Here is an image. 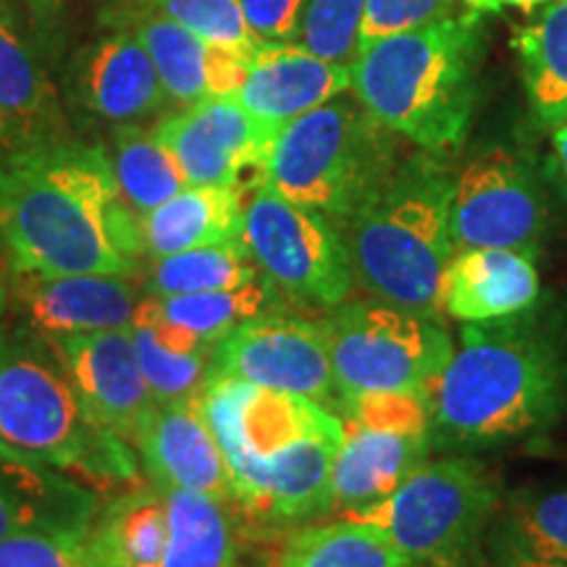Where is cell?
Masks as SVG:
<instances>
[{
    "mask_svg": "<svg viewBox=\"0 0 567 567\" xmlns=\"http://www.w3.org/2000/svg\"><path fill=\"white\" fill-rule=\"evenodd\" d=\"M250 30L264 42L300 40L302 13L308 0H237Z\"/></svg>",
    "mask_w": 567,
    "mask_h": 567,
    "instance_id": "cell-38",
    "label": "cell"
},
{
    "mask_svg": "<svg viewBox=\"0 0 567 567\" xmlns=\"http://www.w3.org/2000/svg\"><path fill=\"white\" fill-rule=\"evenodd\" d=\"M274 567H415L384 530L358 517L302 526L284 538Z\"/></svg>",
    "mask_w": 567,
    "mask_h": 567,
    "instance_id": "cell-27",
    "label": "cell"
},
{
    "mask_svg": "<svg viewBox=\"0 0 567 567\" xmlns=\"http://www.w3.org/2000/svg\"><path fill=\"white\" fill-rule=\"evenodd\" d=\"M455 0H365L360 48L450 19Z\"/></svg>",
    "mask_w": 567,
    "mask_h": 567,
    "instance_id": "cell-37",
    "label": "cell"
},
{
    "mask_svg": "<svg viewBox=\"0 0 567 567\" xmlns=\"http://www.w3.org/2000/svg\"><path fill=\"white\" fill-rule=\"evenodd\" d=\"M555 151L559 158V166L567 174V118L559 126H555Z\"/></svg>",
    "mask_w": 567,
    "mask_h": 567,
    "instance_id": "cell-41",
    "label": "cell"
},
{
    "mask_svg": "<svg viewBox=\"0 0 567 567\" xmlns=\"http://www.w3.org/2000/svg\"><path fill=\"white\" fill-rule=\"evenodd\" d=\"M243 184H187L140 218L147 258L243 239Z\"/></svg>",
    "mask_w": 567,
    "mask_h": 567,
    "instance_id": "cell-24",
    "label": "cell"
},
{
    "mask_svg": "<svg viewBox=\"0 0 567 567\" xmlns=\"http://www.w3.org/2000/svg\"><path fill=\"white\" fill-rule=\"evenodd\" d=\"M499 494L463 457L423 463L392 494L350 517L381 528L415 565L463 567L492 520Z\"/></svg>",
    "mask_w": 567,
    "mask_h": 567,
    "instance_id": "cell-8",
    "label": "cell"
},
{
    "mask_svg": "<svg viewBox=\"0 0 567 567\" xmlns=\"http://www.w3.org/2000/svg\"><path fill=\"white\" fill-rule=\"evenodd\" d=\"M48 344L59 354L92 417L132 442L158 405L140 371L132 329L53 337Z\"/></svg>",
    "mask_w": 567,
    "mask_h": 567,
    "instance_id": "cell-16",
    "label": "cell"
},
{
    "mask_svg": "<svg viewBox=\"0 0 567 567\" xmlns=\"http://www.w3.org/2000/svg\"><path fill=\"white\" fill-rule=\"evenodd\" d=\"M213 373L337 410L339 386L321 321L279 308L247 318L213 352Z\"/></svg>",
    "mask_w": 567,
    "mask_h": 567,
    "instance_id": "cell-13",
    "label": "cell"
},
{
    "mask_svg": "<svg viewBox=\"0 0 567 567\" xmlns=\"http://www.w3.org/2000/svg\"><path fill=\"white\" fill-rule=\"evenodd\" d=\"M166 542V496L158 486H134L97 509L84 536V555L87 567H161Z\"/></svg>",
    "mask_w": 567,
    "mask_h": 567,
    "instance_id": "cell-25",
    "label": "cell"
},
{
    "mask_svg": "<svg viewBox=\"0 0 567 567\" xmlns=\"http://www.w3.org/2000/svg\"><path fill=\"white\" fill-rule=\"evenodd\" d=\"M544 221L542 189L513 155H481L452 179L450 237L455 250L499 247L536 255Z\"/></svg>",
    "mask_w": 567,
    "mask_h": 567,
    "instance_id": "cell-14",
    "label": "cell"
},
{
    "mask_svg": "<svg viewBox=\"0 0 567 567\" xmlns=\"http://www.w3.org/2000/svg\"><path fill=\"white\" fill-rule=\"evenodd\" d=\"M513 48L538 122L555 130L567 118V0H551L536 24L515 30Z\"/></svg>",
    "mask_w": 567,
    "mask_h": 567,
    "instance_id": "cell-30",
    "label": "cell"
},
{
    "mask_svg": "<svg viewBox=\"0 0 567 567\" xmlns=\"http://www.w3.org/2000/svg\"><path fill=\"white\" fill-rule=\"evenodd\" d=\"M334 413L344 439L331 478V509L360 513L425 463L434 429L431 392L350 394Z\"/></svg>",
    "mask_w": 567,
    "mask_h": 567,
    "instance_id": "cell-11",
    "label": "cell"
},
{
    "mask_svg": "<svg viewBox=\"0 0 567 567\" xmlns=\"http://www.w3.org/2000/svg\"><path fill=\"white\" fill-rule=\"evenodd\" d=\"M59 90L71 130L82 140L158 122L168 105L151 53L124 27L71 55Z\"/></svg>",
    "mask_w": 567,
    "mask_h": 567,
    "instance_id": "cell-12",
    "label": "cell"
},
{
    "mask_svg": "<svg viewBox=\"0 0 567 567\" xmlns=\"http://www.w3.org/2000/svg\"><path fill=\"white\" fill-rule=\"evenodd\" d=\"M363 13L365 0H308L297 42L318 59L350 69L360 53Z\"/></svg>",
    "mask_w": 567,
    "mask_h": 567,
    "instance_id": "cell-35",
    "label": "cell"
},
{
    "mask_svg": "<svg viewBox=\"0 0 567 567\" xmlns=\"http://www.w3.org/2000/svg\"><path fill=\"white\" fill-rule=\"evenodd\" d=\"M6 305H9V284H6L3 274H0V313L6 310Z\"/></svg>",
    "mask_w": 567,
    "mask_h": 567,
    "instance_id": "cell-42",
    "label": "cell"
},
{
    "mask_svg": "<svg viewBox=\"0 0 567 567\" xmlns=\"http://www.w3.org/2000/svg\"><path fill=\"white\" fill-rule=\"evenodd\" d=\"M84 536L63 530H19L0 538V567H87Z\"/></svg>",
    "mask_w": 567,
    "mask_h": 567,
    "instance_id": "cell-36",
    "label": "cell"
},
{
    "mask_svg": "<svg viewBox=\"0 0 567 567\" xmlns=\"http://www.w3.org/2000/svg\"><path fill=\"white\" fill-rule=\"evenodd\" d=\"M153 134L174 155L189 184H239L245 172H260L274 130L250 116L234 97H208L166 113Z\"/></svg>",
    "mask_w": 567,
    "mask_h": 567,
    "instance_id": "cell-15",
    "label": "cell"
},
{
    "mask_svg": "<svg viewBox=\"0 0 567 567\" xmlns=\"http://www.w3.org/2000/svg\"><path fill=\"white\" fill-rule=\"evenodd\" d=\"M350 90V69L305 51L300 42H264L252 53L243 87L234 101L279 132L302 113Z\"/></svg>",
    "mask_w": 567,
    "mask_h": 567,
    "instance_id": "cell-20",
    "label": "cell"
},
{
    "mask_svg": "<svg viewBox=\"0 0 567 567\" xmlns=\"http://www.w3.org/2000/svg\"><path fill=\"white\" fill-rule=\"evenodd\" d=\"M101 496L61 467L0 442V538L19 530L87 534Z\"/></svg>",
    "mask_w": 567,
    "mask_h": 567,
    "instance_id": "cell-21",
    "label": "cell"
},
{
    "mask_svg": "<svg viewBox=\"0 0 567 567\" xmlns=\"http://www.w3.org/2000/svg\"><path fill=\"white\" fill-rule=\"evenodd\" d=\"M74 137L61 90L0 13V158Z\"/></svg>",
    "mask_w": 567,
    "mask_h": 567,
    "instance_id": "cell-22",
    "label": "cell"
},
{
    "mask_svg": "<svg viewBox=\"0 0 567 567\" xmlns=\"http://www.w3.org/2000/svg\"><path fill=\"white\" fill-rule=\"evenodd\" d=\"M168 509V542L161 567H234L237 530L226 505L216 496L161 488Z\"/></svg>",
    "mask_w": 567,
    "mask_h": 567,
    "instance_id": "cell-28",
    "label": "cell"
},
{
    "mask_svg": "<svg viewBox=\"0 0 567 567\" xmlns=\"http://www.w3.org/2000/svg\"><path fill=\"white\" fill-rule=\"evenodd\" d=\"M142 467L158 488H187V492L234 502L229 463L213 434L200 396L187 402H168L142 423L137 436Z\"/></svg>",
    "mask_w": 567,
    "mask_h": 567,
    "instance_id": "cell-18",
    "label": "cell"
},
{
    "mask_svg": "<svg viewBox=\"0 0 567 567\" xmlns=\"http://www.w3.org/2000/svg\"><path fill=\"white\" fill-rule=\"evenodd\" d=\"M243 245L274 292L305 310L350 300L354 276L339 226L258 182L243 213Z\"/></svg>",
    "mask_w": 567,
    "mask_h": 567,
    "instance_id": "cell-10",
    "label": "cell"
},
{
    "mask_svg": "<svg viewBox=\"0 0 567 567\" xmlns=\"http://www.w3.org/2000/svg\"><path fill=\"white\" fill-rule=\"evenodd\" d=\"M13 292L30 329L45 339L130 329L145 300L134 276L122 274L13 276Z\"/></svg>",
    "mask_w": 567,
    "mask_h": 567,
    "instance_id": "cell-19",
    "label": "cell"
},
{
    "mask_svg": "<svg viewBox=\"0 0 567 567\" xmlns=\"http://www.w3.org/2000/svg\"><path fill=\"white\" fill-rule=\"evenodd\" d=\"M111 27L134 32V38L151 53L168 103L182 109L208 97L237 95L252 59L234 48L205 42L163 13L142 6L113 13Z\"/></svg>",
    "mask_w": 567,
    "mask_h": 567,
    "instance_id": "cell-17",
    "label": "cell"
},
{
    "mask_svg": "<svg viewBox=\"0 0 567 567\" xmlns=\"http://www.w3.org/2000/svg\"><path fill=\"white\" fill-rule=\"evenodd\" d=\"M276 297L279 295L274 292L271 284L260 276V279L231 289H210V292L172 297L145 295V305L151 313L176 326V329L187 331L197 342L216 347L239 323H245L247 318L279 308Z\"/></svg>",
    "mask_w": 567,
    "mask_h": 567,
    "instance_id": "cell-31",
    "label": "cell"
},
{
    "mask_svg": "<svg viewBox=\"0 0 567 567\" xmlns=\"http://www.w3.org/2000/svg\"><path fill=\"white\" fill-rule=\"evenodd\" d=\"M463 3L471 11H476L484 17V13H499L505 9H517L523 13H530V11H536L538 6L551 3V0H463Z\"/></svg>",
    "mask_w": 567,
    "mask_h": 567,
    "instance_id": "cell-40",
    "label": "cell"
},
{
    "mask_svg": "<svg viewBox=\"0 0 567 567\" xmlns=\"http://www.w3.org/2000/svg\"><path fill=\"white\" fill-rule=\"evenodd\" d=\"M200 405L229 463L234 505L276 526L329 513L344 439L334 410L216 373Z\"/></svg>",
    "mask_w": 567,
    "mask_h": 567,
    "instance_id": "cell-2",
    "label": "cell"
},
{
    "mask_svg": "<svg viewBox=\"0 0 567 567\" xmlns=\"http://www.w3.org/2000/svg\"><path fill=\"white\" fill-rule=\"evenodd\" d=\"M534 255L499 247L455 250L442 281V310L460 323L526 313L538 297Z\"/></svg>",
    "mask_w": 567,
    "mask_h": 567,
    "instance_id": "cell-23",
    "label": "cell"
},
{
    "mask_svg": "<svg viewBox=\"0 0 567 567\" xmlns=\"http://www.w3.org/2000/svg\"><path fill=\"white\" fill-rule=\"evenodd\" d=\"M130 329L140 371L158 405L197 400L203 394L213 375L216 347L197 342L187 331L151 313L145 300Z\"/></svg>",
    "mask_w": 567,
    "mask_h": 567,
    "instance_id": "cell-26",
    "label": "cell"
},
{
    "mask_svg": "<svg viewBox=\"0 0 567 567\" xmlns=\"http://www.w3.org/2000/svg\"><path fill=\"white\" fill-rule=\"evenodd\" d=\"M321 323L339 400L373 392H431L455 352L436 316L373 297L337 305Z\"/></svg>",
    "mask_w": 567,
    "mask_h": 567,
    "instance_id": "cell-9",
    "label": "cell"
},
{
    "mask_svg": "<svg viewBox=\"0 0 567 567\" xmlns=\"http://www.w3.org/2000/svg\"><path fill=\"white\" fill-rule=\"evenodd\" d=\"M481 51L484 24L476 11L392 34L360 48L350 92L396 137L425 153L455 151L476 111Z\"/></svg>",
    "mask_w": 567,
    "mask_h": 567,
    "instance_id": "cell-3",
    "label": "cell"
},
{
    "mask_svg": "<svg viewBox=\"0 0 567 567\" xmlns=\"http://www.w3.org/2000/svg\"><path fill=\"white\" fill-rule=\"evenodd\" d=\"M142 276H145L142 289L147 297L210 292V289L243 287V284L260 279L243 239L153 258V264L147 266V271H142Z\"/></svg>",
    "mask_w": 567,
    "mask_h": 567,
    "instance_id": "cell-32",
    "label": "cell"
},
{
    "mask_svg": "<svg viewBox=\"0 0 567 567\" xmlns=\"http://www.w3.org/2000/svg\"><path fill=\"white\" fill-rule=\"evenodd\" d=\"M452 179L431 155H417L400 163L371 200L339 226L354 284L373 300L442 313L444 271L455 255Z\"/></svg>",
    "mask_w": 567,
    "mask_h": 567,
    "instance_id": "cell-4",
    "label": "cell"
},
{
    "mask_svg": "<svg viewBox=\"0 0 567 567\" xmlns=\"http://www.w3.org/2000/svg\"><path fill=\"white\" fill-rule=\"evenodd\" d=\"M563 365L520 316L465 323L463 344L431 389L434 425L460 442H499L542 429L557 413Z\"/></svg>",
    "mask_w": 567,
    "mask_h": 567,
    "instance_id": "cell-5",
    "label": "cell"
},
{
    "mask_svg": "<svg viewBox=\"0 0 567 567\" xmlns=\"http://www.w3.org/2000/svg\"><path fill=\"white\" fill-rule=\"evenodd\" d=\"M0 250L13 276L142 274L140 218L103 142L74 134L0 158Z\"/></svg>",
    "mask_w": 567,
    "mask_h": 567,
    "instance_id": "cell-1",
    "label": "cell"
},
{
    "mask_svg": "<svg viewBox=\"0 0 567 567\" xmlns=\"http://www.w3.org/2000/svg\"><path fill=\"white\" fill-rule=\"evenodd\" d=\"M396 166V134L347 90L276 132L258 182L342 226Z\"/></svg>",
    "mask_w": 567,
    "mask_h": 567,
    "instance_id": "cell-7",
    "label": "cell"
},
{
    "mask_svg": "<svg viewBox=\"0 0 567 567\" xmlns=\"http://www.w3.org/2000/svg\"><path fill=\"white\" fill-rule=\"evenodd\" d=\"M97 142H103L118 193L137 218L147 216L189 184L168 147L153 134V126H126Z\"/></svg>",
    "mask_w": 567,
    "mask_h": 567,
    "instance_id": "cell-29",
    "label": "cell"
},
{
    "mask_svg": "<svg viewBox=\"0 0 567 567\" xmlns=\"http://www.w3.org/2000/svg\"><path fill=\"white\" fill-rule=\"evenodd\" d=\"M0 442L92 486L137 484L126 439L92 417L59 354L38 331L0 329Z\"/></svg>",
    "mask_w": 567,
    "mask_h": 567,
    "instance_id": "cell-6",
    "label": "cell"
},
{
    "mask_svg": "<svg viewBox=\"0 0 567 567\" xmlns=\"http://www.w3.org/2000/svg\"><path fill=\"white\" fill-rule=\"evenodd\" d=\"M130 3L163 13L213 45L234 48L245 55H252L264 45V40L247 24L237 0H130Z\"/></svg>",
    "mask_w": 567,
    "mask_h": 567,
    "instance_id": "cell-34",
    "label": "cell"
},
{
    "mask_svg": "<svg viewBox=\"0 0 567 567\" xmlns=\"http://www.w3.org/2000/svg\"><path fill=\"white\" fill-rule=\"evenodd\" d=\"M496 542L567 563V488L509 496Z\"/></svg>",
    "mask_w": 567,
    "mask_h": 567,
    "instance_id": "cell-33",
    "label": "cell"
},
{
    "mask_svg": "<svg viewBox=\"0 0 567 567\" xmlns=\"http://www.w3.org/2000/svg\"><path fill=\"white\" fill-rule=\"evenodd\" d=\"M494 567H567V563H563V559L534 555V551L517 549V547H509V544L496 542Z\"/></svg>",
    "mask_w": 567,
    "mask_h": 567,
    "instance_id": "cell-39",
    "label": "cell"
}]
</instances>
